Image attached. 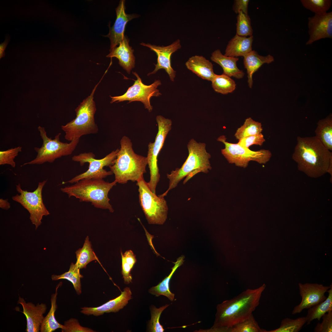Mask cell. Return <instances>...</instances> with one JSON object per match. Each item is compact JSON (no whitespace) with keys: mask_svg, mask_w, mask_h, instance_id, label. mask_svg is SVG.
I'll return each mask as SVG.
<instances>
[{"mask_svg":"<svg viewBox=\"0 0 332 332\" xmlns=\"http://www.w3.org/2000/svg\"><path fill=\"white\" fill-rule=\"evenodd\" d=\"M121 258L124 259L127 263L130 264L132 267L136 263V260L135 255L131 250L126 251L124 254L121 252Z\"/></svg>","mask_w":332,"mask_h":332,"instance_id":"ee69618b","label":"cell"},{"mask_svg":"<svg viewBox=\"0 0 332 332\" xmlns=\"http://www.w3.org/2000/svg\"><path fill=\"white\" fill-rule=\"evenodd\" d=\"M187 68L203 79L211 81L216 74L211 63L203 56H193L185 63Z\"/></svg>","mask_w":332,"mask_h":332,"instance_id":"44dd1931","label":"cell"},{"mask_svg":"<svg viewBox=\"0 0 332 332\" xmlns=\"http://www.w3.org/2000/svg\"><path fill=\"white\" fill-rule=\"evenodd\" d=\"M211 82L214 91L222 94L231 93L236 88L235 82L231 77L223 73L219 75L216 74Z\"/></svg>","mask_w":332,"mask_h":332,"instance_id":"1f68e13d","label":"cell"},{"mask_svg":"<svg viewBox=\"0 0 332 332\" xmlns=\"http://www.w3.org/2000/svg\"><path fill=\"white\" fill-rule=\"evenodd\" d=\"M122 259V274L124 283L128 284L132 282V277L131 271L133 268L130 264L127 263L124 259Z\"/></svg>","mask_w":332,"mask_h":332,"instance_id":"b9f144b4","label":"cell"},{"mask_svg":"<svg viewBox=\"0 0 332 332\" xmlns=\"http://www.w3.org/2000/svg\"><path fill=\"white\" fill-rule=\"evenodd\" d=\"M119 150L118 148L113 151L100 159H96L95 155L91 152H84L74 156L72 157L73 161L79 162L81 166H83L85 163H88L89 168L86 171L77 175L68 181L62 182V184L76 183L83 179H103L113 174L111 171H107L103 168L113 164Z\"/></svg>","mask_w":332,"mask_h":332,"instance_id":"8fae6325","label":"cell"},{"mask_svg":"<svg viewBox=\"0 0 332 332\" xmlns=\"http://www.w3.org/2000/svg\"><path fill=\"white\" fill-rule=\"evenodd\" d=\"M309 38L306 45L325 38H332V12L315 14L308 18Z\"/></svg>","mask_w":332,"mask_h":332,"instance_id":"9a60e30c","label":"cell"},{"mask_svg":"<svg viewBox=\"0 0 332 332\" xmlns=\"http://www.w3.org/2000/svg\"><path fill=\"white\" fill-rule=\"evenodd\" d=\"M184 258V257L182 256L177 259L176 261L174 263V265L172 268V271L169 275L157 286L152 287L149 290V292L150 294L156 297L163 295L167 297L171 301H173L175 294L171 292L170 290L169 282L176 270L183 264Z\"/></svg>","mask_w":332,"mask_h":332,"instance_id":"4316f807","label":"cell"},{"mask_svg":"<svg viewBox=\"0 0 332 332\" xmlns=\"http://www.w3.org/2000/svg\"><path fill=\"white\" fill-rule=\"evenodd\" d=\"M315 131L316 136L330 151L332 150V116L319 120Z\"/></svg>","mask_w":332,"mask_h":332,"instance_id":"484cf974","label":"cell"},{"mask_svg":"<svg viewBox=\"0 0 332 332\" xmlns=\"http://www.w3.org/2000/svg\"><path fill=\"white\" fill-rule=\"evenodd\" d=\"M266 285L255 289H248L233 298L223 301L216 306V313L211 328L228 332V328L242 322L252 314L259 303Z\"/></svg>","mask_w":332,"mask_h":332,"instance_id":"7a4b0ae2","label":"cell"},{"mask_svg":"<svg viewBox=\"0 0 332 332\" xmlns=\"http://www.w3.org/2000/svg\"><path fill=\"white\" fill-rule=\"evenodd\" d=\"M243 57L244 67L247 70V74L248 86L250 88H252L253 74L263 64L265 63L269 64L274 61V59L270 54L262 56L259 55L256 51L252 50Z\"/></svg>","mask_w":332,"mask_h":332,"instance_id":"603a6c76","label":"cell"},{"mask_svg":"<svg viewBox=\"0 0 332 332\" xmlns=\"http://www.w3.org/2000/svg\"><path fill=\"white\" fill-rule=\"evenodd\" d=\"M103 77L95 85L90 95L75 109V118L61 126L62 130L65 132V138L66 140L71 141L79 139L83 136L98 132V128L94 118L96 109L93 100V95Z\"/></svg>","mask_w":332,"mask_h":332,"instance_id":"8992f818","label":"cell"},{"mask_svg":"<svg viewBox=\"0 0 332 332\" xmlns=\"http://www.w3.org/2000/svg\"><path fill=\"white\" fill-rule=\"evenodd\" d=\"M63 325L64 327L61 329L62 332H96L90 328L81 326L78 320L74 318H71L65 321Z\"/></svg>","mask_w":332,"mask_h":332,"instance_id":"f35d334b","label":"cell"},{"mask_svg":"<svg viewBox=\"0 0 332 332\" xmlns=\"http://www.w3.org/2000/svg\"><path fill=\"white\" fill-rule=\"evenodd\" d=\"M253 36L243 37L236 35L229 41L224 55L237 57H243L252 50Z\"/></svg>","mask_w":332,"mask_h":332,"instance_id":"cb8c5ba5","label":"cell"},{"mask_svg":"<svg viewBox=\"0 0 332 332\" xmlns=\"http://www.w3.org/2000/svg\"><path fill=\"white\" fill-rule=\"evenodd\" d=\"M263 130L261 123L248 117L245 120L243 125L237 129L234 136L239 140L247 136L262 133Z\"/></svg>","mask_w":332,"mask_h":332,"instance_id":"4dcf8cb0","label":"cell"},{"mask_svg":"<svg viewBox=\"0 0 332 332\" xmlns=\"http://www.w3.org/2000/svg\"><path fill=\"white\" fill-rule=\"evenodd\" d=\"M158 126V132L155 141L150 142L147 157L150 171V179L147 182L151 191L156 193V188L160 178L158 166V156L162 148L166 136L171 130L172 121L159 115L156 118Z\"/></svg>","mask_w":332,"mask_h":332,"instance_id":"9c48e42d","label":"cell"},{"mask_svg":"<svg viewBox=\"0 0 332 332\" xmlns=\"http://www.w3.org/2000/svg\"><path fill=\"white\" fill-rule=\"evenodd\" d=\"M206 146L205 143H198L193 139L190 140L187 145L188 155L187 159L180 168H177L170 174H167L169 180L168 188L165 192L159 196L163 197L166 196L185 177L184 184L197 174L207 173L211 170L209 160L211 156L207 152Z\"/></svg>","mask_w":332,"mask_h":332,"instance_id":"277c9868","label":"cell"},{"mask_svg":"<svg viewBox=\"0 0 332 332\" xmlns=\"http://www.w3.org/2000/svg\"><path fill=\"white\" fill-rule=\"evenodd\" d=\"M80 269L76 263H72L69 271L59 275H53L51 278L53 280H57L60 279H65L70 282L78 295L81 293V279L83 277L80 272Z\"/></svg>","mask_w":332,"mask_h":332,"instance_id":"f546056e","label":"cell"},{"mask_svg":"<svg viewBox=\"0 0 332 332\" xmlns=\"http://www.w3.org/2000/svg\"><path fill=\"white\" fill-rule=\"evenodd\" d=\"M22 305L27 321L26 332H39L44 318L43 314L45 313L47 306L45 304L38 303L35 306L31 302H26L23 298L20 296L18 302Z\"/></svg>","mask_w":332,"mask_h":332,"instance_id":"ac0fdd59","label":"cell"},{"mask_svg":"<svg viewBox=\"0 0 332 332\" xmlns=\"http://www.w3.org/2000/svg\"><path fill=\"white\" fill-rule=\"evenodd\" d=\"M125 9V1L120 0L119 5L116 8L117 18L115 22L112 27L109 26V33L105 36L109 38L110 40L109 51L119 45L122 41L124 36L125 27L128 22L139 16L135 14H127Z\"/></svg>","mask_w":332,"mask_h":332,"instance_id":"e0dca14e","label":"cell"},{"mask_svg":"<svg viewBox=\"0 0 332 332\" xmlns=\"http://www.w3.org/2000/svg\"><path fill=\"white\" fill-rule=\"evenodd\" d=\"M132 293L129 288L126 287L121 292L120 295L97 307H84L81 308L82 313L87 315L98 316L105 313L116 312L123 308L132 298Z\"/></svg>","mask_w":332,"mask_h":332,"instance_id":"d6986e66","label":"cell"},{"mask_svg":"<svg viewBox=\"0 0 332 332\" xmlns=\"http://www.w3.org/2000/svg\"><path fill=\"white\" fill-rule=\"evenodd\" d=\"M117 183L115 180L109 182L103 179H83L73 185L61 188V190L69 197L73 196L80 202H91L96 208L108 209L113 212L108 195Z\"/></svg>","mask_w":332,"mask_h":332,"instance_id":"5b68a950","label":"cell"},{"mask_svg":"<svg viewBox=\"0 0 332 332\" xmlns=\"http://www.w3.org/2000/svg\"><path fill=\"white\" fill-rule=\"evenodd\" d=\"M261 328L252 314L244 321L228 328V332H267Z\"/></svg>","mask_w":332,"mask_h":332,"instance_id":"836d02e7","label":"cell"},{"mask_svg":"<svg viewBox=\"0 0 332 332\" xmlns=\"http://www.w3.org/2000/svg\"><path fill=\"white\" fill-rule=\"evenodd\" d=\"M211 59L222 67L223 74L238 79L244 77V73L237 65L238 58L226 56L223 55L219 49H217L212 53Z\"/></svg>","mask_w":332,"mask_h":332,"instance_id":"7402d4cb","label":"cell"},{"mask_svg":"<svg viewBox=\"0 0 332 332\" xmlns=\"http://www.w3.org/2000/svg\"><path fill=\"white\" fill-rule=\"evenodd\" d=\"M322 321L318 322L314 328V332H331L332 331V311H330L323 315Z\"/></svg>","mask_w":332,"mask_h":332,"instance_id":"ab89813d","label":"cell"},{"mask_svg":"<svg viewBox=\"0 0 332 332\" xmlns=\"http://www.w3.org/2000/svg\"><path fill=\"white\" fill-rule=\"evenodd\" d=\"M38 129L42 140V145L40 148H34L37 153L36 158L21 166L27 164H41L47 162L52 163L57 159L72 154L79 142V139H76L69 143L62 142L60 140V133L57 134L54 139H52L51 137L47 136L44 127L39 126Z\"/></svg>","mask_w":332,"mask_h":332,"instance_id":"52a82bcc","label":"cell"},{"mask_svg":"<svg viewBox=\"0 0 332 332\" xmlns=\"http://www.w3.org/2000/svg\"><path fill=\"white\" fill-rule=\"evenodd\" d=\"M306 322V317H300L295 319L286 318L282 320L279 328L267 331V332H298Z\"/></svg>","mask_w":332,"mask_h":332,"instance_id":"d6a6232c","label":"cell"},{"mask_svg":"<svg viewBox=\"0 0 332 332\" xmlns=\"http://www.w3.org/2000/svg\"><path fill=\"white\" fill-rule=\"evenodd\" d=\"M140 44L149 48L154 51L157 56V63L155 64V68L148 75L155 73L159 69H164L168 74L170 80L174 81L176 72L171 65V57L172 54L181 47L180 41L177 39L171 45L160 46L142 42Z\"/></svg>","mask_w":332,"mask_h":332,"instance_id":"2e32d148","label":"cell"},{"mask_svg":"<svg viewBox=\"0 0 332 332\" xmlns=\"http://www.w3.org/2000/svg\"><path fill=\"white\" fill-rule=\"evenodd\" d=\"M249 0H235L234 2L233 9L236 14L241 11L248 14V6Z\"/></svg>","mask_w":332,"mask_h":332,"instance_id":"7bdbcfd3","label":"cell"},{"mask_svg":"<svg viewBox=\"0 0 332 332\" xmlns=\"http://www.w3.org/2000/svg\"><path fill=\"white\" fill-rule=\"evenodd\" d=\"M0 207L3 209L7 210L10 207V205L8 200L0 199Z\"/></svg>","mask_w":332,"mask_h":332,"instance_id":"bcb514c9","label":"cell"},{"mask_svg":"<svg viewBox=\"0 0 332 332\" xmlns=\"http://www.w3.org/2000/svg\"><path fill=\"white\" fill-rule=\"evenodd\" d=\"M132 73L137 78V79L134 81L133 84L128 89L124 94L117 96H110L112 98L110 103H112L115 102L118 103L126 101H128V103L135 101H140L143 103L145 109L150 112L152 110V106L150 102L151 97H159L161 95L157 89V87L161 85V81L160 80H155L152 84L145 85L143 83L136 72H132Z\"/></svg>","mask_w":332,"mask_h":332,"instance_id":"4fadbf2b","label":"cell"},{"mask_svg":"<svg viewBox=\"0 0 332 332\" xmlns=\"http://www.w3.org/2000/svg\"><path fill=\"white\" fill-rule=\"evenodd\" d=\"M300 2L304 8L315 14L327 13L332 3L331 0H301Z\"/></svg>","mask_w":332,"mask_h":332,"instance_id":"e575fe53","label":"cell"},{"mask_svg":"<svg viewBox=\"0 0 332 332\" xmlns=\"http://www.w3.org/2000/svg\"><path fill=\"white\" fill-rule=\"evenodd\" d=\"M139 202L148 223L163 224L167 218L168 207L164 197L157 196L150 189L144 177L136 182Z\"/></svg>","mask_w":332,"mask_h":332,"instance_id":"ba28073f","label":"cell"},{"mask_svg":"<svg viewBox=\"0 0 332 332\" xmlns=\"http://www.w3.org/2000/svg\"><path fill=\"white\" fill-rule=\"evenodd\" d=\"M265 139L262 133L246 137L239 140L237 143L241 146L246 148H249L253 145L262 146L265 142Z\"/></svg>","mask_w":332,"mask_h":332,"instance_id":"60d3db41","label":"cell"},{"mask_svg":"<svg viewBox=\"0 0 332 332\" xmlns=\"http://www.w3.org/2000/svg\"><path fill=\"white\" fill-rule=\"evenodd\" d=\"M129 40L124 36L119 46L110 51V53L106 56L108 57L118 59L120 65L128 74L135 67V59L133 54L134 50L129 45Z\"/></svg>","mask_w":332,"mask_h":332,"instance_id":"ffe728a7","label":"cell"},{"mask_svg":"<svg viewBox=\"0 0 332 332\" xmlns=\"http://www.w3.org/2000/svg\"><path fill=\"white\" fill-rule=\"evenodd\" d=\"M22 147L18 146L6 150L0 151V165H10L14 168L16 163L14 161L18 153L22 151Z\"/></svg>","mask_w":332,"mask_h":332,"instance_id":"74e56055","label":"cell"},{"mask_svg":"<svg viewBox=\"0 0 332 332\" xmlns=\"http://www.w3.org/2000/svg\"><path fill=\"white\" fill-rule=\"evenodd\" d=\"M10 41V38L6 36L4 41L0 44V58L4 57L5 55V50Z\"/></svg>","mask_w":332,"mask_h":332,"instance_id":"f6af8a7d","label":"cell"},{"mask_svg":"<svg viewBox=\"0 0 332 332\" xmlns=\"http://www.w3.org/2000/svg\"><path fill=\"white\" fill-rule=\"evenodd\" d=\"M121 148L112 165L109 167L117 183L124 184L129 180L136 182L143 178L148 165L147 157L136 153L129 138L123 136Z\"/></svg>","mask_w":332,"mask_h":332,"instance_id":"3957f363","label":"cell"},{"mask_svg":"<svg viewBox=\"0 0 332 332\" xmlns=\"http://www.w3.org/2000/svg\"><path fill=\"white\" fill-rule=\"evenodd\" d=\"M226 139L224 135L220 136L217 139L225 145V148L221 150V153L229 163L234 164L237 166L245 168L251 161L265 164L270 160L272 156L271 152L268 150L252 151L237 143H229Z\"/></svg>","mask_w":332,"mask_h":332,"instance_id":"30bf717a","label":"cell"},{"mask_svg":"<svg viewBox=\"0 0 332 332\" xmlns=\"http://www.w3.org/2000/svg\"><path fill=\"white\" fill-rule=\"evenodd\" d=\"M75 253L77 258L75 263L80 269L85 268L87 265L93 261H99L92 248L88 236L86 238L83 247L77 250Z\"/></svg>","mask_w":332,"mask_h":332,"instance_id":"f1b7e54d","label":"cell"},{"mask_svg":"<svg viewBox=\"0 0 332 332\" xmlns=\"http://www.w3.org/2000/svg\"><path fill=\"white\" fill-rule=\"evenodd\" d=\"M237 20L236 34L243 37L252 36L253 30L248 14L240 11L238 14Z\"/></svg>","mask_w":332,"mask_h":332,"instance_id":"d590c367","label":"cell"},{"mask_svg":"<svg viewBox=\"0 0 332 332\" xmlns=\"http://www.w3.org/2000/svg\"><path fill=\"white\" fill-rule=\"evenodd\" d=\"M167 304L159 308L153 306L152 309L151 319L149 323V331L152 332H163L164 330L163 326L160 324V318L161 314L169 306Z\"/></svg>","mask_w":332,"mask_h":332,"instance_id":"8d00e7d4","label":"cell"},{"mask_svg":"<svg viewBox=\"0 0 332 332\" xmlns=\"http://www.w3.org/2000/svg\"><path fill=\"white\" fill-rule=\"evenodd\" d=\"M61 282H60L56 286L55 292L51 295V307L49 313L44 317L40 327L41 332H52L59 328L62 329L64 327L59 323L56 320L55 317V313L57 309L56 301L58 294V288L62 285Z\"/></svg>","mask_w":332,"mask_h":332,"instance_id":"d4e9b609","label":"cell"},{"mask_svg":"<svg viewBox=\"0 0 332 332\" xmlns=\"http://www.w3.org/2000/svg\"><path fill=\"white\" fill-rule=\"evenodd\" d=\"M47 180L38 183L37 188L32 192L22 190L18 184L16 185L17 191L20 194L12 197V200L20 204L30 214V219L36 229L42 223L44 216L49 214L45 205L42 198L43 188Z\"/></svg>","mask_w":332,"mask_h":332,"instance_id":"7c38bea8","label":"cell"},{"mask_svg":"<svg viewBox=\"0 0 332 332\" xmlns=\"http://www.w3.org/2000/svg\"><path fill=\"white\" fill-rule=\"evenodd\" d=\"M327 292L328 295L324 301L308 309L306 316L307 325H309L314 320L320 321L322 316L327 312L332 311V284Z\"/></svg>","mask_w":332,"mask_h":332,"instance_id":"83f0119b","label":"cell"},{"mask_svg":"<svg viewBox=\"0 0 332 332\" xmlns=\"http://www.w3.org/2000/svg\"><path fill=\"white\" fill-rule=\"evenodd\" d=\"M298 286L302 300L294 307L292 314L300 313L304 309H309L325 300L327 298L325 293L330 288V286L308 283H299Z\"/></svg>","mask_w":332,"mask_h":332,"instance_id":"5bb4252c","label":"cell"},{"mask_svg":"<svg viewBox=\"0 0 332 332\" xmlns=\"http://www.w3.org/2000/svg\"><path fill=\"white\" fill-rule=\"evenodd\" d=\"M292 158L298 170L309 177L317 178L328 173L332 177V152L316 136L297 138Z\"/></svg>","mask_w":332,"mask_h":332,"instance_id":"6da1fadb","label":"cell"}]
</instances>
